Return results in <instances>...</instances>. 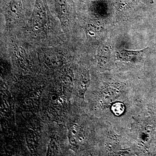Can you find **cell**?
Returning a JSON list of instances; mask_svg holds the SVG:
<instances>
[{"instance_id":"obj_1","label":"cell","mask_w":156,"mask_h":156,"mask_svg":"<svg viewBox=\"0 0 156 156\" xmlns=\"http://www.w3.org/2000/svg\"><path fill=\"white\" fill-rule=\"evenodd\" d=\"M47 4L46 0H35L31 18L32 26L35 30L44 29L47 24Z\"/></svg>"},{"instance_id":"obj_4","label":"cell","mask_w":156,"mask_h":156,"mask_svg":"<svg viewBox=\"0 0 156 156\" xmlns=\"http://www.w3.org/2000/svg\"><path fill=\"white\" fill-rule=\"evenodd\" d=\"M124 105L122 102H116L112 107V110L115 115L120 116L125 111Z\"/></svg>"},{"instance_id":"obj_3","label":"cell","mask_w":156,"mask_h":156,"mask_svg":"<svg viewBox=\"0 0 156 156\" xmlns=\"http://www.w3.org/2000/svg\"><path fill=\"white\" fill-rule=\"evenodd\" d=\"M23 10L22 0H12L9 3L7 12L10 18L16 19L22 15Z\"/></svg>"},{"instance_id":"obj_2","label":"cell","mask_w":156,"mask_h":156,"mask_svg":"<svg viewBox=\"0 0 156 156\" xmlns=\"http://www.w3.org/2000/svg\"><path fill=\"white\" fill-rule=\"evenodd\" d=\"M56 13L62 23L67 22L69 14L68 0H54Z\"/></svg>"}]
</instances>
